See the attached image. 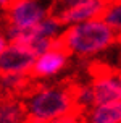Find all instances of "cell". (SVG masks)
<instances>
[{
  "label": "cell",
  "instance_id": "cell-1",
  "mask_svg": "<svg viewBox=\"0 0 121 123\" xmlns=\"http://www.w3.org/2000/svg\"><path fill=\"white\" fill-rule=\"evenodd\" d=\"M61 47L69 55L89 58L118 42V37L102 18L66 26L58 37Z\"/></svg>",
  "mask_w": 121,
  "mask_h": 123
},
{
  "label": "cell",
  "instance_id": "cell-2",
  "mask_svg": "<svg viewBox=\"0 0 121 123\" xmlns=\"http://www.w3.org/2000/svg\"><path fill=\"white\" fill-rule=\"evenodd\" d=\"M28 122L26 123H48L73 110L76 107L73 86H39L34 87L26 99Z\"/></svg>",
  "mask_w": 121,
  "mask_h": 123
},
{
  "label": "cell",
  "instance_id": "cell-3",
  "mask_svg": "<svg viewBox=\"0 0 121 123\" xmlns=\"http://www.w3.org/2000/svg\"><path fill=\"white\" fill-rule=\"evenodd\" d=\"M6 25L18 28H34L50 15V3L44 0H12L5 8Z\"/></svg>",
  "mask_w": 121,
  "mask_h": 123
},
{
  "label": "cell",
  "instance_id": "cell-4",
  "mask_svg": "<svg viewBox=\"0 0 121 123\" xmlns=\"http://www.w3.org/2000/svg\"><path fill=\"white\" fill-rule=\"evenodd\" d=\"M37 55L29 45L10 42L0 55V76L2 74H31Z\"/></svg>",
  "mask_w": 121,
  "mask_h": 123
},
{
  "label": "cell",
  "instance_id": "cell-5",
  "mask_svg": "<svg viewBox=\"0 0 121 123\" xmlns=\"http://www.w3.org/2000/svg\"><path fill=\"white\" fill-rule=\"evenodd\" d=\"M97 70L92 76V91H94V102L98 104H111L121 100V84L118 81L116 71L110 68L97 65Z\"/></svg>",
  "mask_w": 121,
  "mask_h": 123
},
{
  "label": "cell",
  "instance_id": "cell-6",
  "mask_svg": "<svg viewBox=\"0 0 121 123\" xmlns=\"http://www.w3.org/2000/svg\"><path fill=\"white\" fill-rule=\"evenodd\" d=\"M68 57H69V54L61 47L60 41L57 39V44H55L53 49L47 50L45 54H42V55H39L36 58V63H34L29 76L32 80L52 78V76L58 74L63 68L66 67Z\"/></svg>",
  "mask_w": 121,
  "mask_h": 123
},
{
  "label": "cell",
  "instance_id": "cell-7",
  "mask_svg": "<svg viewBox=\"0 0 121 123\" xmlns=\"http://www.w3.org/2000/svg\"><path fill=\"white\" fill-rule=\"evenodd\" d=\"M108 2L110 0H89L82 5H78L71 10L63 12L61 15H58V18L65 26H73V25H79V23L102 18Z\"/></svg>",
  "mask_w": 121,
  "mask_h": 123
},
{
  "label": "cell",
  "instance_id": "cell-8",
  "mask_svg": "<svg viewBox=\"0 0 121 123\" xmlns=\"http://www.w3.org/2000/svg\"><path fill=\"white\" fill-rule=\"evenodd\" d=\"M84 123H121V100L91 107L84 112Z\"/></svg>",
  "mask_w": 121,
  "mask_h": 123
},
{
  "label": "cell",
  "instance_id": "cell-9",
  "mask_svg": "<svg viewBox=\"0 0 121 123\" xmlns=\"http://www.w3.org/2000/svg\"><path fill=\"white\" fill-rule=\"evenodd\" d=\"M28 110L24 102L15 96L0 97V123H26Z\"/></svg>",
  "mask_w": 121,
  "mask_h": 123
},
{
  "label": "cell",
  "instance_id": "cell-10",
  "mask_svg": "<svg viewBox=\"0 0 121 123\" xmlns=\"http://www.w3.org/2000/svg\"><path fill=\"white\" fill-rule=\"evenodd\" d=\"M32 78L29 74H2L0 76V89L5 96H19L26 94L29 89Z\"/></svg>",
  "mask_w": 121,
  "mask_h": 123
},
{
  "label": "cell",
  "instance_id": "cell-11",
  "mask_svg": "<svg viewBox=\"0 0 121 123\" xmlns=\"http://www.w3.org/2000/svg\"><path fill=\"white\" fill-rule=\"evenodd\" d=\"M66 26L60 21L58 16L48 15L45 19H42L37 26H34V34L36 37H45V39H58L63 34ZM34 37V39H36Z\"/></svg>",
  "mask_w": 121,
  "mask_h": 123
},
{
  "label": "cell",
  "instance_id": "cell-12",
  "mask_svg": "<svg viewBox=\"0 0 121 123\" xmlns=\"http://www.w3.org/2000/svg\"><path fill=\"white\" fill-rule=\"evenodd\" d=\"M102 19L113 29V32L118 37V42H120L121 41V0H110L102 15Z\"/></svg>",
  "mask_w": 121,
  "mask_h": 123
},
{
  "label": "cell",
  "instance_id": "cell-13",
  "mask_svg": "<svg viewBox=\"0 0 121 123\" xmlns=\"http://www.w3.org/2000/svg\"><path fill=\"white\" fill-rule=\"evenodd\" d=\"M73 94L76 100V107L79 110H89L91 107L95 105L94 102V91L92 84H73Z\"/></svg>",
  "mask_w": 121,
  "mask_h": 123
},
{
  "label": "cell",
  "instance_id": "cell-14",
  "mask_svg": "<svg viewBox=\"0 0 121 123\" xmlns=\"http://www.w3.org/2000/svg\"><path fill=\"white\" fill-rule=\"evenodd\" d=\"M86 2H89V0H52L50 2V15L58 16L63 12L71 10V8H74L78 5H82Z\"/></svg>",
  "mask_w": 121,
  "mask_h": 123
},
{
  "label": "cell",
  "instance_id": "cell-15",
  "mask_svg": "<svg viewBox=\"0 0 121 123\" xmlns=\"http://www.w3.org/2000/svg\"><path fill=\"white\" fill-rule=\"evenodd\" d=\"M48 123H84V112L82 110H73L69 113H65L61 117L55 118Z\"/></svg>",
  "mask_w": 121,
  "mask_h": 123
},
{
  "label": "cell",
  "instance_id": "cell-16",
  "mask_svg": "<svg viewBox=\"0 0 121 123\" xmlns=\"http://www.w3.org/2000/svg\"><path fill=\"white\" fill-rule=\"evenodd\" d=\"M8 39H6V36H5V32H2L0 31V55H2V52L6 49V45H8Z\"/></svg>",
  "mask_w": 121,
  "mask_h": 123
},
{
  "label": "cell",
  "instance_id": "cell-17",
  "mask_svg": "<svg viewBox=\"0 0 121 123\" xmlns=\"http://www.w3.org/2000/svg\"><path fill=\"white\" fill-rule=\"evenodd\" d=\"M10 3H12V0H0V6H2V8H6Z\"/></svg>",
  "mask_w": 121,
  "mask_h": 123
},
{
  "label": "cell",
  "instance_id": "cell-18",
  "mask_svg": "<svg viewBox=\"0 0 121 123\" xmlns=\"http://www.w3.org/2000/svg\"><path fill=\"white\" fill-rule=\"evenodd\" d=\"M116 76H118V81H120V84H121V68L116 71Z\"/></svg>",
  "mask_w": 121,
  "mask_h": 123
}]
</instances>
